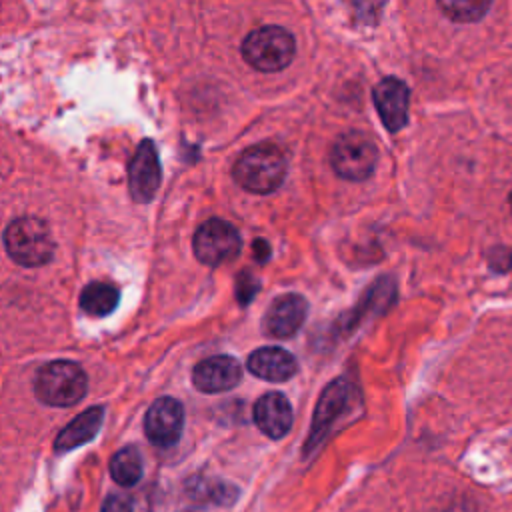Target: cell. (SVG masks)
<instances>
[{
    "mask_svg": "<svg viewBox=\"0 0 512 512\" xmlns=\"http://www.w3.org/2000/svg\"><path fill=\"white\" fill-rule=\"evenodd\" d=\"M234 180L248 192H274L286 176V158L282 150L270 142L256 144L240 154L232 168Z\"/></svg>",
    "mask_w": 512,
    "mask_h": 512,
    "instance_id": "1",
    "label": "cell"
},
{
    "mask_svg": "<svg viewBox=\"0 0 512 512\" xmlns=\"http://www.w3.org/2000/svg\"><path fill=\"white\" fill-rule=\"evenodd\" d=\"M4 246L10 258L22 266H42L54 252L48 226L34 216L12 220L4 232Z\"/></svg>",
    "mask_w": 512,
    "mask_h": 512,
    "instance_id": "2",
    "label": "cell"
},
{
    "mask_svg": "<svg viewBox=\"0 0 512 512\" xmlns=\"http://www.w3.org/2000/svg\"><path fill=\"white\" fill-rule=\"evenodd\" d=\"M296 52L294 38L280 26H264L250 32L242 42L244 60L260 72H278L286 68Z\"/></svg>",
    "mask_w": 512,
    "mask_h": 512,
    "instance_id": "3",
    "label": "cell"
},
{
    "mask_svg": "<svg viewBox=\"0 0 512 512\" xmlns=\"http://www.w3.org/2000/svg\"><path fill=\"white\" fill-rule=\"evenodd\" d=\"M86 384V374L78 364L54 360L38 370L34 390L50 406H72L84 396Z\"/></svg>",
    "mask_w": 512,
    "mask_h": 512,
    "instance_id": "4",
    "label": "cell"
},
{
    "mask_svg": "<svg viewBox=\"0 0 512 512\" xmlns=\"http://www.w3.org/2000/svg\"><path fill=\"white\" fill-rule=\"evenodd\" d=\"M378 150L372 138L364 132H346L342 134L330 152L332 168L338 176L346 180H366L376 168Z\"/></svg>",
    "mask_w": 512,
    "mask_h": 512,
    "instance_id": "5",
    "label": "cell"
},
{
    "mask_svg": "<svg viewBox=\"0 0 512 512\" xmlns=\"http://www.w3.org/2000/svg\"><path fill=\"white\" fill-rule=\"evenodd\" d=\"M354 398H356V386L350 380H346L344 376L332 380L324 388V392L316 404L310 434H308V440L304 446L306 456L310 452H314L326 440L334 422L346 414V410L354 404Z\"/></svg>",
    "mask_w": 512,
    "mask_h": 512,
    "instance_id": "6",
    "label": "cell"
},
{
    "mask_svg": "<svg viewBox=\"0 0 512 512\" xmlns=\"http://www.w3.org/2000/svg\"><path fill=\"white\" fill-rule=\"evenodd\" d=\"M196 258L206 266H220L234 260L240 254V234L238 230L220 218H210L194 234L192 240Z\"/></svg>",
    "mask_w": 512,
    "mask_h": 512,
    "instance_id": "7",
    "label": "cell"
},
{
    "mask_svg": "<svg viewBox=\"0 0 512 512\" xmlns=\"http://www.w3.org/2000/svg\"><path fill=\"white\" fill-rule=\"evenodd\" d=\"M184 428V408L178 400L164 396L152 402L144 418V430L154 446H174Z\"/></svg>",
    "mask_w": 512,
    "mask_h": 512,
    "instance_id": "8",
    "label": "cell"
},
{
    "mask_svg": "<svg viewBox=\"0 0 512 512\" xmlns=\"http://www.w3.org/2000/svg\"><path fill=\"white\" fill-rule=\"evenodd\" d=\"M160 160L152 140H142L128 164V188L136 202H150L160 186Z\"/></svg>",
    "mask_w": 512,
    "mask_h": 512,
    "instance_id": "9",
    "label": "cell"
},
{
    "mask_svg": "<svg viewBox=\"0 0 512 512\" xmlns=\"http://www.w3.org/2000/svg\"><path fill=\"white\" fill-rule=\"evenodd\" d=\"M308 314V302L300 294H284L272 300L268 306L262 328L270 338H290L304 324Z\"/></svg>",
    "mask_w": 512,
    "mask_h": 512,
    "instance_id": "10",
    "label": "cell"
},
{
    "mask_svg": "<svg viewBox=\"0 0 512 512\" xmlns=\"http://www.w3.org/2000/svg\"><path fill=\"white\" fill-rule=\"evenodd\" d=\"M374 104L378 108L380 120L390 132H398L408 122L410 92L408 86L398 78H384L374 88Z\"/></svg>",
    "mask_w": 512,
    "mask_h": 512,
    "instance_id": "11",
    "label": "cell"
},
{
    "mask_svg": "<svg viewBox=\"0 0 512 512\" xmlns=\"http://www.w3.org/2000/svg\"><path fill=\"white\" fill-rule=\"evenodd\" d=\"M242 378V366L236 358L220 354L210 356L194 366L192 382L204 394H216L234 388Z\"/></svg>",
    "mask_w": 512,
    "mask_h": 512,
    "instance_id": "12",
    "label": "cell"
},
{
    "mask_svg": "<svg viewBox=\"0 0 512 512\" xmlns=\"http://www.w3.org/2000/svg\"><path fill=\"white\" fill-rule=\"evenodd\" d=\"M292 406L282 392H268L254 404V422L270 438H282L292 426Z\"/></svg>",
    "mask_w": 512,
    "mask_h": 512,
    "instance_id": "13",
    "label": "cell"
},
{
    "mask_svg": "<svg viewBox=\"0 0 512 512\" xmlns=\"http://www.w3.org/2000/svg\"><path fill=\"white\" fill-rule=\"evenodd\" d=\"M246 366L254 376L268 382H286L298 370L296 358L280 346H264L254 350L248 356Z\"/></svg>",
    "mask_w": 512,
    "mask_h": 512,
    "instance_id": "14",
    "label": "cell"
},
{
    "mask_svg": "<svg viewBox=\"0 0 512 512\" xmlns=\"http://www.w3.org/2000/svg\"><path fill=\"white\" fill-rule=\"evenodd\" d=\"M104 418V410L100 406L88 408L82 414H78L56 438V450L58 452H66L72 450L80 444H86L88 440L94 438V434L98 432L100 424Z\"/></svg>",
    "mask_w": 512,
    "mask_h": 512,
    "instance_id": "15",
    "label": "cell"
},
{
    "mask_svg": "<svg viewBox=\"0 0 512 512\" xmlns=\"http://www.w3.org/2000/svg\"><path fill=\"white\" fill-rule=\"evenodd\" d=\"M394 300V284L388 278H380L376 284H372V288L364 294L362 304H358L354 310H350V314L342 316L338 322L340 330H354V326L366 318L372 312L384 310L388 308V304Z\"/></svg>",
    "mask_w": 512,
    "mask_h": 512,
    "instance_id": "16",
    "label": "cell"
},
{
    "mask_svg": "<svg viewBox=\"0 0 512 512\" xmlns=\"http://www.w3.org/2000/svg\"><path fill=\"white\" fill-rule=\"evenodd\" d=\"M118 304V290L106 282H92L80 294V308L92 316H106Z\"/></svg>",
    "mask_w": 512,
    "mask_h": 512,
    "instance_id": "17",
    "label": "cell"
},
{
    "mask_svg": "<svg viewBox=\"0 0 512 512\" xmlns=\"http://www.w3.org/2000/svg\"><path fill=\"white\" fill-rule=\"evenodd\" d=\"M110 476L120 486H132L142 476V458L134 446L118 450L110 460Z\"/></svg>",
    "mask_w": 512,
    "mask_h": 512,
    "instance_id": "18",
    "label": "cell"
},
{
    "mask_svg": "<svg viewBox=\"0 0 512 512\" xmlns=\"http://www.w3.org/2000/svg\"><path fill=\"white\" fill-rule=\"evenodd\" d=\"M490 2L492 0H438L442 12L456 22L480 20L488 12Z\"/></svg>",
    "mask_w": 512,
    "mask_h": 512,
    "instance_id": "19",
    "label": "cell"
},
{
    "mask_svg": "<svg viewBox=\"0 0 512 512\" xmlns=\"http://www.w3.org/2000/svg\"><path fill=\"white\" fill-rule=\"evenodd\" d=\"M196 496L200 498H208L220 506H228L236 500L238 496V490L230 484H224L220 480H200L198 488H196Z\"/></svg>",
    "mask_w": 512,
    "mask_h": 512,
    "instance_id": "20",
    "label": "cell"
},
{
    "mask_svg": "<svg viewBox=\"0 0 512 512\" xmlns=\"http://www.w3.org/2000/svg\"><path fill=\"white\" fill-rule=\"evenodd\" d=\"M258 288H260V282L250 272L244 270L236 276V296L240 304H248L258 292Z\"/></svg>",
    "mask_w": 512,
    "mask_h": 512,
    "instance_id": "21",
    "label": "cell"
},
{
    "mask_svg": "<svg viewBox=\"0 0 512 512\" xmlns=\"http://www.w3.org/2000/svg\"><path fill=\"white\" fill-rule=\"evenodd\" d=\"M102 512H132V500L126 494H112L104 500Z\"/></svg>",
    "mask_w": 512,
    "mask_h": 512,
    "instance_id": "22",
    "label": "cell"
},
{
    "mask_svg": "<svg viewBox=\"0 0 512 512\" xmlns=\"http://www.w3.org/2000/svg\"><path fill=\"white\" fill-rule=\"evenodd\" d=\"M252 250H254V258H256L258 262H262V264L270 258V246H268V242L262 240V238H258V240L252 242Z\"/></svg>",
    "mask_w": 512,
    "mask_h": 512,
    "instance_id": "23",
    "label": "cell"
},
{
    "mask_svg": "<svg viewBox=\"0 0 512 512\" xmlns=\"http://www.w3.org/2000/svg\"><path fill=\"white\" fill-rule=\"evenodd\" d=\"M510 208H512V192H510Z\"/></svg>",
    "mask_w": 512,
    "mask_h": 512,
    "instance_id": "24",
    "label": "cell"
}]
</instances>
